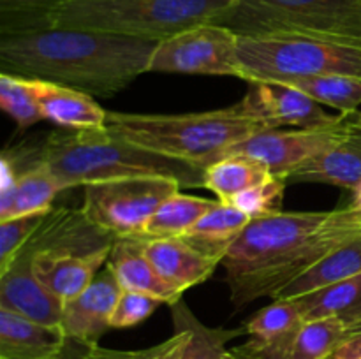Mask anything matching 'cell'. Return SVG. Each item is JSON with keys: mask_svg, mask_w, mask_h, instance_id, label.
<instances>
[{"mask_svg": "<svg viewBox=\"0 0 361 359\" xmlns=\"http://www.w3.org/2000/svg\"><path fill=\"white\" fill-rule=\"evenodd\" d=\"M361 236V211H281L250 220L222 259L236 310L282 289L335 250Z\"/></svg>", "mask_w": 361, "mask_h": 359, "instance_id": "6da1fadb", "label": "cell"}, {"mask_svg": "<svg viewBox=\"0 0 361 359\" xmlns=\"http://www.w3.org/2000/svg\"><path fill=\"white\" fill-rule=\"evenodd\" d=\"M157 42L81 28L44 27L0 37L2 73L111 99L148 73Z\"/></svg>", "mask_w": 361, "mask_h": 359, "instance_id": "7a4b0ae2", "label": "cell"}, {"mask_svg": "<svg viewBox=\"0 0 361 359\" xmlns=\"http://www.w3.org/2000/svg\"><path fill=\"white\" fill-rule=\"evenodd\" d=\"M23 157L49 168L66 190L133 176H162L176 180L182 189H204V169L127 143L108 127L59 130L37 150H25Z\"/></svg>", "mask_w": 361, "mask_h": 359, "instance_id": "3957f363", "label": "cell"}, {"mask_svg": "<svg viewBox=\"0 0 361 359\" xmlns=\"http://www.w3.org/2000/svg\"><path fill=\"white\" fill-rule=\"evenodd\" d=\"M108 127L127 143L164 157L207 169L235 144L267 127L235 104L224 109L183 115H143L108 111Z\"/></svg>", "mask_w": 361, "mask_h": 359, "instance_id": "277c9868", "label": "cell"}, {"mask_svg": "<svg viewBox=\"0 0 361 359\" xmlns=\"http://www.w3.org/2000/svg\"><path fill=\"white\" fill-rule=\"evenodd\" d=\"M231 4L233 0H69L49 11L41 28H81L159 42L210 23Z\"/></svg>", "mask_w": 361, "mask_h": 359, "instance_id": "5b68a950", "label": "cell"}, {"mask_svg": "<svg viewBox=\"0 0 361 359\" xmlns=\"http://www.w3.org/2000/svg\"><path fill=\"white\" fill-rule=\"evenodd\" d=\"M116 236L80 210L53 208L28 239L32 267L42 285L60 301L76 298L106 266Z\"/></svg>", "mask_w": 361, "mask_h": 359, "instance_id": "8992f818", "label": "cell"}, {"mask_svg": "<svg viewBox=\"0 0 361 359\" xmlns=\"http://www.w3.org/2000/svg\"><path fill=\"white\" fill-rule=\"evenodd\" d=\"M210 23L238 37H303L361 48V0H233Z\"/></svg>", "mask_w": 361, "mask_h": 359, "instance_id": "52a82bcc", "label": "cell"}, {"mask_svg": "<svg viewBox=\"0 0 361 359\" xmlns=\"http://www.w3.org/2000/svg\"><path fill=\"white\" fill-rule=\"evenodd\" d=\"M242 80L286 81L323 74L361 76V48L303 37H238Z\"/></svg>", "mask_w": 361, "mask_h": 359, "instance_id": "ba28073f", "label": "cell"}, {"mask_svg": "<svg viewBox=\"0 0 361 359\" xmlns=\"http://www.w3.org/2000/svg\"><path fill=\"white\" fill-rule=\"evenodd\" d=\"M182 185L162 176H133L106 180L83 187L81 211L116 238L140 236L152 215Z\"/></svg>", "mask_w": 361, "mask_h": 359, "instance_id": "9c48e42d", "label": "cell"}, {"mask_svg": "<svg viewBox=\"0 0 361 359\" xmlns=\"http://www.w3.org/2000/svg\"><path fill=\"white\" fill-rule=\"evenodd\" d=\"M148 73L233 76L242 80L238 35L215 23H201L157 42Z\"/></svg>", "mask_w": 361, "mask_h": 359, "instance_id": "30bf717a", "label": "cell"}, {"mask_svg": "<svg viewBox=\"0 0 361 359\" xmlns=\"http://www.w3.org/2000/svg\"><path fill=\"white\" fill-rule=\"evenodd\" d=\"M353 129V113L344 123L331 127L296 130L267 129L235 144L226 155H249L263 162L271 176L286 180L300 165L344 139Z\"/></svg>", "mask_w": 361, "mask_h": 359, "instance_id": "8fae6325", "label": "cell"}, {"mask_svg": "<svg viewBox=\"0 0 361 359\" xmlns=\"http://www.w3.org/2000/svg\"><path fill=\"white\" fill-rule=\"evenodd\" d=\"M120 294L122 287L118 280L104 266L87 289L63 303L60 327L67 338L66 359L69 358L71 347L76 359H83L87 351L97 347L106 331L111 329V315Z\"/></svg>", "mask_w": 361, "mask_h": 359, "instance_id": "7c38bea8", "label": "cell"}, {"mask_svg": "<svg viewBox=\"0 0 361 359\" xmlns=\"http://www.w3.org/2000/svg\"><path fill=\"white\" fill-rule=\"evenodd\" d=\"M249 115L259 120L267 129H314L344 123L349 115H330L323 104L310 99L298 88L277 81L250 83L249 92L240 101Z\"/></svg>", "mask_w": 361, "mask_h": 359, "instance_id": "4fadbf2b", "label": "cell"}, {"mask_svg": "<svg viewBox=\"0 0 361 359\" xmlns=\"http://www.w3.org/2000/svg\"><path fill=\"white\" fill-rule=\"evenodd\" d=\"M0 308L42 326L60 327L62 322L63 301L53 296L35 277L28 241L13 260L0 270Z\"/></svg>", "mask_w": 361, "mask_h": 359, "instance_id": "5bb4252c", "label": "cell"}, {"mask_svg": "<svg viewBox=\"0 0 361 359\" xmlns=\"http://www.w3.org/2000/svg\"><path fill=\"white\" fill-rule=\"evenodd\" d=\"M66 187L44 164L28 160L23 171L2 158V189H0V222L25 215L48 213L53 201Z\"/></svg>", "mask_w": 361, "mask_h": 359, "instance_id": "9a60e30c", "label": "cell"}, {"mask_svg": "<svg viewBox=\"0 0 361 359\" xmlns=\"http://www.w3.org/2000/svg\"><path fill=\"white\" fill-rule=\"evenodd\" d=\"M145 256L157 273L182 294L207 282L222 264L221 259L201 252L182 236L145 239Z\"/></svg>", "mask_w": 361, "mask_h": 359, "instance_id": "2e32d148", "label": "cell"}, {"mask_svg": "<svg viewBox=\"0 0 361 359\" xmlns=\"http://www.w3.org/2000/svg\"><path fill=\"white\" fill-rule=\"evenodd\" d=\"M106 266L113 271L122 291L143 292L166 305H173L183 298L182 292L171 287L152 266L145 256V239L141 236L116 238Z\"/></svg>", "mask_w": 361, "mask_h": 359, "instance_id": "e0dca14e", "label": "cell"}, {"mask_svg": "<svg viewBox=\"0 0 361 359\" xmlns=\"http://www.w3.org/2000/svg\"><path fill=\"white\" fill-rule=\"evenodd\" d=\"M62 327L42 326L0 308V359H66Z\"/></svg>", "mask_w": 361, "mask_h": 359, "instance_id": "ac0fdd59", "label": "cell"}, {"mask_svg": "<svg viewBox=\"0 0 361 359\" xmlns=\"http://www.w3.org/2000/svg\"><path fill=\"white\" fill-rule=\"evenodd\" d=\"M42 116L48 122L69 130L104 129L108 111L92 95L51 81L30 80Z\"/></svg>", "mask_w": 361, "mask_h": 359, "instance_id": "d6986e66", "label": "cell"}, {"mask_svg": "<svg viewBox=\"0 0 361 359\" xmlns=\"http://www.w3.org/2000/svg\"><path fill=\"white\" fill-rule=\"evenodd\" d=\"M286 183H324L355 192L361 183V129L310 158L286 178Z\"/></svg>", "mask_w": 361, "mask_h": 359, "instance_id": "ffe728a7", "label": "cell"}, {"mask_svg": "<svg viewBox=\"0 0 361 359\" xmlns=\"http://www.w3.org/2000/svg\"><path fill=\"white\" fill-rule=\"evenodd\" d=\"M249 222L250 218L238 208L217 201V204L207 211L182 238L192 243L201 252L222 260L229 246L242 234Z\"/></svg>", "mask_w": 361, "mask_h": 359, "instance_id": "44dd1931", "label": "cell"}, {"mask_svg": "<svg viewBox=\"0 0 361 359\" xmlns=\"http://www.w3.org/2000/svg\"><path fill=\"white\" fill-rule=\"evenodd\" d=\"M361 273V236L355 241L348 243L342 248L328 253L324 259L314 264L310 270L300 275L291 282L277 299H296L310 292L321 291L324 287L345 280V278L356 277Z\"/></svg>", "mask_w": 361, "mask_h": 359, "instance_id": "7402d4cb", "label": "cell"}, {"mask_svg": "<svg viewBox=\"0 0 361 359\" xmlns=\"http://www.w3.org/2000/svg\"><path fill=\"white\" fill-rule=\"evenodd\" d=\"M169 308H171L173 326L185 327L190 333L182 359H233L231 348L226 345L247 333L245 326L236 329L204 326L187 306L183 298L169 305Z\"/></svg>", "mask_w": 361, "mask_h": 359, "instance_id": "603a6c76", "label": "cell"}, {"mask_svg": "<svg viewBox=\"0 0 361 359\" xmlns=\"http://www.w3.org/2000/svg\"><path fill=\"white\" fill-rule=\"evenodd\" d=\"M271 178L267 165L243 153L226 155L204 169V189L212 190L221 203H231L240 192Z\"/></svg>", "mask_w": 361, "mask_h": 359, "instance_id": "cb8c5ba5", "label": "cell"}, {"mask_svg": "<svg viewBox=\"0 0 361 359\" xmlns=\"http://www.w3.org/2000/svg\"><path fill=\"white\" fill-rule=\"evenodd\" d=\"M215 204L217 201L204 199V197L187 196L180 192L173 194L152 215L140 236L145 239L183 236Z\"/></svg>", "mask_w": 361, "mask_h": 359, "instance_id": "d4e9b609", "label": "cell"}, {"mask_svg": "<svg viewBox=\"0 0 361 359\" xmlns=\"http://www.w3.org/2000/svg\"><path fill=\"white\" fill-rule=\"evenodd\" d=\"M316 102L338 109L342 115L356 113L361 104V76L351 74H323L286 81Z\"/></svg>", "mask_w": 361, "mask_h": 359, "instance_id": "484cf974", "label": "cell"}, {"mask_svg": "<svg viewBox=\"0 0 361 359\" xmlns=\"http://www.w3.org/2000/svg\"><path fill=\"white\" fill-rule=\"evenodd\" d=\"M305 320L348 317L361 310V273L321 291L296 298Z\"/></svg>", "mask_w": 361, "mask_h": 359, "instance_id": "4316f807", "label": "cell"}, {"mask_svg": "<svg viewBox=\"0 0 361 359\" xmlns=\"http://www.w3.org/2000/svg\"><path fill=\"white\" fill-rule=\"evenodd\" d=\"M348 338L344 317L307 320L293 341L289 359H331Z\"/></svg>", "mask_w": 361, "mask_h": 359, "instance_id": "83f0119b", "label": "cell"}, {"mask_svg": "<svg viewBox=\"0 0 361 359\" xmlns=\"http://www.w3.org/2000/svg\"><path fill=\"white\" fill-rule=\"evenodd\" d=\"M0 108L20 129H28L44 120L30 80L16 74H0Z\"/></svg>", "mask_w": 361, "mask_h": 359, "instance_id": "f1b7e54d", "label": "cell"}, {"mask_svg": "<svg viewBox=\"0 0 361 359\" xmlns=\"http://www.w3.org/2000/svg\"><path fill=\"white\" fill-rule=\"evenodd\" d=\"M286 185H288L286 180L271 176V178L240 192L229 204L243 211L250 220L277 215L282 211Z\"/></svg>", "mask_w": 361, "mask_h": 359, "instance_id": "f546056e", "label": "cell"}, {"mask_svg": "<svg viewBox=\"0 0 361 359\" xmlns=\"http://www.w3.org/2000/svg\"><path fill=\"white\" fill-rule=\"evenodd\" d=\"M69 0H0L2 34L41 28L44 16Z\"/></svg>", "mask_w": 361, "mask_h": 359, "instance_id": "4dcf8cb0", "label": "cell"}, {"mask_svg": "<svg viewBox=\"0 0 361 359\" xmlns=\"http://www.w3.org/2000/svg\"><path fill=\"white\" fill-rule=\"evenodd\" d=\"M48 213L25 215V217L0 222V270L6 267L13 260V257L27 245L28 239L46 220Z\"/></svg>", "mask_w": 361, "mask_h": 359, "instance_id": "1f68e13d", "label": "cell"}, {"mask_svg": "<svg viewBox=\"0 0 361 359\" xmlns=\"http://www.w3.org/2000/svg\"><path fill=\"white\" fill-rule=\"evenodd\" d=\"M161 305L162 301L148 294H143V292L122 291L115 310H113L111 327L126 329V327L137 326L143 320H147Z\"/></svg>", "mask_w": 361, "mask_h": 359, "instance_id": "d6a6232c", "label": "cell"}, {"mask_svg": "<svg viewBox=\"0 0 361 359\" xmlns=\"http://www.w3.org/2000/svg\"><path fill=\"white\" fill-rule=\"evenodd\" d=\"M190 333L185 327H175V334L162 344L136 351L134 359H182Z\"/></svg>", "mask_w": 361, "mask_h": 359, "instance_id": "836d02e7", "label": "cell"}, {"mask_svg": "<svg viewBox=\"0 0 361 359\" xmlns=\"http://www.w3.org/2000/svg\"><path fill=\"white\" fill-rule=\"evenodd\" d=\"M136 351H116V348H104L94 347L87 351L83 359H134Z\"/></svg>", "mask_w": 361, "mask_h": 359, "instance_id": "e575fe53", "label": "cell"}, {"mask_svg": "<svg viewBox=\"0 0 361 359\" xmlns=\"http://www.w3.org/2000/svg\"><path fill=\"white\" fill-rule=\"evenodd\" d=\"M331 359H361V334L349 336Z\"/></svg>", "mask_w": 361, "mask_h": 359, "instance_id": "d590c367", "label": "cell"}, {"mask_svg": "<svg viewBox=\"0 0 361 359\" xmlns=\"http://www.w3.org/2000/svg\"><path fill=\"white\" fill-rule=\"evenodd\" d=\"M345 322H348V334L349 336H355V334H361V310L351 313V315L344 317Z\"/></svg>", "mask_w": 361, "mask_h": 359, "instance_id": "8d00e7d4", "label": "cell"}, {"mask_svg": "<svg viewBox=\"0 0 361 359\" xmlns=\"http://www.w3.org/2000/svg\"><path fill=\"white\" fill-rule=\"evenodd\" d=\"M353 194H355V199H353L351 206H355L356 210L361 211V183H360L358 187H356V190Z\"/></svg>", "mask_w": 361, "mask_h": 359, "instance_id": "74e56055", "label": "cell"}, {"mask_svg": "<svg viewBox=\"0 0 361 359\" xmlns=\"http://www.w3.org/2000/svg\"><path fill=\"white\" fill-rule=\"evenodd\" d=\"M353 125H355L356 129H361V113H353Z\"/></svg>", "mask_w": 361, "mask_h": 359, "instance_id": "f35d334b", "label": "cell"}, {"mask_svg": "<svg viewBox=\"0 0 361 359\" xmlns=\"http://www.w3.org/2000/svg\"><path fill=\"white\" fill-rule=\"evenodd\" d=\"M231 354H233V352H231ZM233 359H238V358H236V355H235V354H233Z\"/></svg>", "mask_w": 361, "mask_h": 359, "instance_id": "ab89813d", "label": "cell"}]
</instances>
